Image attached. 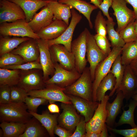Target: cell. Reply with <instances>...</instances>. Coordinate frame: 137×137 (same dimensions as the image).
<instances>
[{"label":"cell","mask_w":137,"mask_h":137,"mask_svg":"<svg viewBox=\"0 0 137 137\" xmlns=\"http://www.w3.org/2000/svg\"><path fill=\"white\" fill-rule=\"evenodd\" d=\"M94 37L97 46L106 55L108 56L112 50L110 48L111 45L106 37H104L97 34L94 35Z\"/></svg>","instance_id":"42"},{"label":"cell","mask_w":137,"mask_h":137,"mask_svg":"<svg viewBox=\"0 0 137 137\" xmlns=\"http://www.w3.org/2000/svg\"><path fill=\"white\" fill-rule=\"evenodd\" d=\"M48 101V100L44 98L27 96L24 102L27 106L28 111L37 113L39 106L45 104Z\"/></svg>","instance_id":"37"},{"label":"cell","mask_w":137,"mask_h":137,"mask_svg":"<svg viewBox=\"0 0 137 137\" xmlns=\"http://www.w3.org/2000/svg\"><path fill=\"white\" fill-rule=\"evenodd\" d=\"M137 94V88H136L134 92V94Z\"/></svg>","instance_id":"57"},{"label":"cell","mask_w":137,"mask_h":137,"mask_svg":"<svg viewBox=\"0 0 137 137\" xmlns=\"http://www.w3.org/2000/svg\"><path fill=\"white\" fill-rule=\"evenodd\" d=\"M42 70L34 69L21 70L20 77L18 84L27 93L30 91L44 88L46 85Z\"/></svg>","instance_id":"5"},{"label":"cell","mask_w":137,"mask_h":137,"mask_svg":"<svg viewBox=\"0 0 137 137\" xmlns=\"http://www.w3.org/2000/svg\"><path fill=\"white\" fill-rule=\"evenodd\" d=\"M136 106L137 102L133 99L130 100L128 105V109L127 110L123 109L118 122L115 124L116 126L128 124L132 128L136 127L137 125L135 123L134 117V111Z\"/></svg>","instance_id":"33"},{"label":"cell","mask_w":137,"mask_h":137,"mask_svg":"<svg viewBox=\"0 0 137 137\" xmlns=\"http://www.w3.org/2000/svg\"><path fill=\"white\" fill-rule=\"evenodd\" d=\"M72 18L70 23L63 33L58 38L50 40H47L49 47L56 44L63 45L70 52H71V45L73 35L77 24L80 22L82 16L73 8L71 9Z\"/></svg>","instance_id":"13"},{"label":"cell","mask_w":137,"mask_h":137,"mask_svg":"<svg viewBox=\"0 0 137 137\" xmlns=\"http://www.w3.org/2000/svg\"><path fill=\"white\" fill-rule=\"evenodd\" d=\"M127 3L130 4L133 7L135 20L137 19V0H124Z\"/></svg>","instance_id":"49"},{"label":"cell","mask_w":137,"mask_h":137,"mask_svg":"<svg viewBox=\"0 0 137 137\" xmlns=\"http://www.w3.org/2000/svg\"><path fill=\"white\" fill-rule=\"evenodd\" d=\"M36 40L40 52V61L45 81L49 78L50 76H52L53 75L55 69L52 59L47 40L40 38Z\"/></svg>","instance_id":"15"},{"label":"cell","mask_w":137,"mask_h":137,"mask_svg":"<svg viewBox=\"0 0 137 137\" xmlns=\"http://www.w3.org/2000/svg\"><path fill=\"white\" fill-rule=\"evenodd\" d=\"M129 65L133 72L137 77V58L132 61Z\"/></svg>","instance_id":"50"},{"label":"cell","mask_w":137,"mask_h":137,"mask_svg":"<svg viewBox=\"0 0 137 137\" xmlns=\"http://www.w3.org/2000/svg\"><path fill=\"white\" fill-rule=\"evenodd\" d=\"M124 0H114L111 7L117 24L116 31L119 32L135 19L133 11L127 6Z\"/></svg>","instance_id":"12"},{"label":"cell","mask_w":137,"mask_h":137,"mask_svg":"<svg viewBox=\"0 0 137 137\" xmlns=\"http://www.w3.org/2000/svg\"><path fill=\"white\" fill-rule=\"evenodd\" d=\"M47 108L51 113H59L60 110L58 106L54 103L50 104L48 105Z\"/></svg>","instance_id":"48"},{"label":"cell","mask_w":137,"mask_h":137,"mask_svg":"<svg viewBox=\"0 0 137 137\" xmlns=\"http://www.w3.org/2000/svg\"><path fill=\"white\" fill-rule=\"evenodd\" d=\"M2 68L22 70H27L34 69L42 70V67L39 60L19 65L7 66Z\"/></svg>","instance_id":"41"},{"label":"cell","mask_w":137,"mask_h":137,"mask_svg":"<svg viewBox=\"0 0 137 137\" xmlns=\"http://www.w3.org/2000/svg\"><path fill=\"white\" fill-rule=\"evenodd\" d=\"M116 79L113 74L110 72L101 81L96 91V101L100 102L104 98L108 90L112 91L116 84Z\"/></svg>","instance_id":"30"},{"label":"cell","mask_w":137,"mask_h":137,"mask_svg":"<svg viewBox=\"0 0 137 137\" xmlns=\"http://www.w3.org/2000/svg\"><path fill=\"white\" fill-rule=\"evenodd\" d=\"M26 63L20 55L11 52L5 54L0 56V67L3 68L6 66L19 65Z\"/></svg>","instance_id":"36"},{"label":"cell","mask_w":137,"mask_h":137,"mask_svg":"<svg viewBox=\"0 0 137 137\" xmlns=\"http://www.w3.org/2000/svg\"><path fill=\"white\" fill-rule=\"evenodd\" d=\"M114 0H103L99 6V8L102 12L104 15L107 17L108 20L113 21V18L109 14L108 11L109 8L111 6Z\"/></svg>","instance_id":"46"},{"label":"cell","mask_w":137,"mask_h":137,"mask_svg":"<svg viewBox=\"0 0 137 137\" xmlns=\"http://www.w3.org/2000/svg\"><path fill=\"white\" fill-rule=\"evenodd\" d=\"M134 22L129 24L119 32L125 43L134 41L137 39V36L135 30Z\"/></svg>","instance_id":"38"},{"label":"cell","mask_w":137,"mask_h":137,"mask_svg":"<svg viewBox=\"0 0 137 137\" xmlns=\"http://www.w3.org/2000/svg\"><path fill=\"white\" fill-rule=\"evenodd\" d=\"M137 44V39H136V40L135 41Z\"/></svg>","instance_id":"58"},{"label":"cell","mask_w":137,"mask_h":137,"mask_svg":"<svg viewBox=\"0 0 137 137\" xmlns=\"http://www.w3.org/2000/svg\"><path fill=\"white\" fill-rule=\"evenodd\" d=\"M0 36L28 37L39 39L38 35L32 30L25 20L20 19L12 22L0 24Z\"/></svg>","instance_id":"3"},{"label":"cell","mask_w":137,"mask_h":137,"mask_svg":"<svg viewBox=\"0 0 137 137\" xmlns=\"http://www.w3.org/2000/svg\"><path fill=\"white\" fill-rule=\"evenodd\" d=\"M68 26L62 20L55 19L49 25L41 29L36 33L40 39L50 40L59 37Z\"/></svg>","instance_id":"20"},{"label":"cell","mask_w":137,"mask_h":137,"mask_svg":"<svg viewBox=\"0 0 137 137\" xmlns=\"http://www.w3.org/2000/svg\"><path fill=\"white\" fill-rule=\"evenodd\" d=\"M137 88V77L129 65L126 66L124 74L121 84L116 90L121 91L124 98L128 101L134 94Z\"/></svg>","instance_id":"18"},{"label":"cell","mask_w":137,"mask_h":137,"mask_svg":"<svg viewBox=\"0 0 137 137\" xmlns=\"http://www.w3.org/2000/svg\"><path fill=\"white\" fill-rule=\"evenodd\" d=\"M50 1H58L59 0H45Z\"/></svg>","instance_id":"56"},{"label":"cell","mask_w":137,"mask_h":137,"mask_svg":"<svg viewBox=\"0 0 137 137\" xmlns=\"http://www.w3.org/2000/svg\"><path fill=\"white\" fill-rule=\"evenodd\" d=\"M19 6L24 11L25 20L28 23L39 9L47 5L50 1L45 0H8Z\"/></svg>","instance_id":"22"},{"label":"cell","mask_w":137,"mask_h":137,"mask_svg":"<svg viewBox=\"0 0 137 137\" xmlns=\"http://www.w3.org/2000/svg\"><path fill=\"white\" fill-rule=\"evenodd\" d=\"M54 16L47 5L43 7L36 13L31 20L28 23L32 30L37 33L43 28L49 25L53 20Z\"/></svg>","instance_id":"21"},{"label":"cell","mask_w":137,"mask_h":137,"mask_svg":"<svg viewBox=\"0 0 137 137\" xmlns=\"http://www.w3.org/2000/svg\"><path fill=\"white\" fill-rule=\"evenodd\" d=\"M27 96V92L18 86L16 85L11 87V102H24L25 99Z\"/></svg>","instance_id":"40"},{"label":"cell","mask_w":137,"mask_h":137,"mask_svg":"<svg viewBox=\"0 0 137 137\" xmlns=\"http://www.w3.org/2000/svg\"><path fill=\"white\" fill-rule=\"evenodd\" d=\"M122 48L113 47L110 54L100 62L95 70L94 79L93 82V101H96L97 88L103 78L109 72L112 66L117 57L121 54Z\"/></svg>","instance_id":"6"},{"label":"cell","mask_w":137,"mask_h":137,"mask_svg":"<svg viewBox=\"0 0 137 137\" xmlns=\"http://www.w3.org/2000/svg\"><path fill=\"white\" fill-rule=\"evenodd\" d=\"M58 1L71 6L83 14L88 20L90 28L92 29L93 25L90 18L91 14L93 10L98 9V7L81 0H59Z\"/></svg>","instance_id":"24"},{"label":"cell","mask_w":137,"mask_h":137,"mask_svg":"<svg viewBox=\"0 0 137 137\" xmlns=\"http://www.w3.org/2000/svg\"><path fill=\"white\" fill-rule=\"evenodd\" d=\"M109 95H106L103 99L99 102L98 106L91 119L86 123L87 133H100L106 124L108 112L106 106L109 99Z\"/></svg>","instance_id":"8"},{"label":"cell","mask_w":137,"mask_h":137,"mask_svg":"<svg viewBox=\"0 0 137 137\" xmlns=\"http://www.w3.org/2000/svg\"><path fill=\"white\" fill-rule=\"evenodd\" d=\"M25 19L24 11L18 5L8 0H0V24Z\"/></svg>","instance_id":"14"},{"label":"cell","mask_w":137,"mask_h":137,"mask_svg":"<svg viewBox=\"0 0 137 137\" xmlns=\"http://www.w3.org/2000/svg\"><path fill=\"white\" fill-rule=\"evenodd\" d=\"M134 24L135 32L137 36V19L136 20V21H134Z\"/></svg>","instance_id":"54"},{"label":"cell","mask_w":137,"mask_h":137,"mask_svg":"<svg viewBox=\"0 0 137 137\" xmlns=\"http://www.w3.org/2000/svg\"><path fill=\"white\" fill-rule=\"evenodd\" d=\"M47 5L53 13L54 19L62 20L69 25V19L72 16L71 6L58 1H50Z\"/></svg>","instance_id":"25"},{"label":"cell","mask_w":137,"mask_h":137,"mask_svg":"<svg viewBox=\"0 0 137 137\" xmlns=\"http://www.w3.org/2000/svg\"><path fill=\"white\" fill-rule=\"evenodd\" d=\"M134 100L137 102V94H134L131 97Z\"/></svg>","instance_id":"55"},{"label":"cell","mask_w":137,"mask_h":137,"mask_svg":"<svg viewBox=\"0 0 137 137\" xmlns=\"http://www.w3.org/2000/svg\"><path fill=\"white\" fill-rule=\"evenodd\" d=\"M10 52L20 55L26 62L39 60L40 52L36 39L30 38Z\"/></svg>","instance_id":"17"},{"label":"cell","mask_w":137,"mask_h":137,"mask_svg":"<svg viewBox=\"0 0 137 137\" xmlns=\"http://www.w3.org/2000/svg\"><path fill=\"white\" fill-rule=\"evenodd\" d=\"M121 54L116 58L112 66L110 72L112 73L116 79V84L113 90L109 94V97L112 96L119 86L123 76L126 66L122 63Z\"/></svg>","instance_id":"32"},{"label":"cell","mask_w":137,"mask_h":137,"mask_svg":"<svg viewBox=\"0 0 137 137\" xmlns=\"http://www.w3.org/2000/svg\"><path fill=\"white\" fill-rule=\"evenodd\" d=\"M21 70L0 68V85L10 87L17 85L20 79Z\"/></svg>","instance_id":"31"},{"label":"cell","mask_w":137,"mask_h":137,"mask_svg":"<svg viewBox=\"0 0 137 137\" xmlns=\"http://www.w3.org/2000/svg\"><path fill=\"white\" fill-rule=\"evenodd\" d=\"M94 28L96 34L106 37L107 21L100 11H98L96 16L94 22Z\"/></svg>","instance_id":"39"},{"label":"cell","mask_w":137,"mask_h":137,"mask_svg":"<svg viewBox=\"0 0 137 137\" xmlns=\"http://www.w3.org/2000/svg\"><path fill=\"white\" fill-rule=\"evenodd\" d=\"M4 137H19L24 132L26 124L3 122L0 124Z\"/></svg>","instance_id":"29"},{"label":"cell","mask_w":137,"mask_h":137,"mask_svg":"<svg viewBox=\"0 0 137 137\" xmlns=\"http://www.w3.org/2000/svg\"><path fill=\"white\" fill-rule=\"evenodd\" d=\"M65 88L54 84H46L42 89L32 90L27 93L28 96L45 98L50 104L58 101L67 104H72L67 95L64 92Z\"/></svg>","instance_id":"7"},{"label":"cell","mask_w":137,"mask_h":137,"mask_svg":"<svg viewBox=\"0 0 137 137\" xmlns=\"http://www.w3.org/2000/svg\"><path fill=\"white\" fill-rule=\"evenodd\" d=\"M87 61L90 64L89 69L93 81L94 79L96 68L99 63L105 59L106 55L97 46L94 35L89 31L87 37Z\"/></svg>","instance_id":"11"},{"label":"cell","mask_w":137,"mask_h":137,"mask_svg":"<svg viewBox=\"0 0 137 137\" xmlns=\"http://www.w3.org/2000/svg\"><path fill=\"white\" fill-rule=\"evenodd\" d=\"M89 30L85 28L76 39L72 41L71 52L75 58V68L81 74L86 67L87 61L85 56L87 53V39Z\"/></svg>","instance_id":"4"},{"label":"cell","mask_w":137,"mask_h":137,"mask_svg":"<svg viewBox=\"0 0 137 137\" xmlns=\"http://www.w3.org/2000/svg\"><path fill=\"white\" fill-rule=\"evenodd\" d=\"M93 82L89 67H86L76 81L65 88L64 92L67 94L93 101Z\"/></svg>","instance_id":"2"},{"label":"cell","mask_w":137,"mask_h":137,"mask_svg":"<svg viewBox=\"0 0 137 137\" xmlns=\"http://www.w3.org/2000/svg\"><path fill=\"white\" fill-rule=\"evenodd\" d=\"M33 117L37 119L45 128L49 135L51 137L54 136V129L57 125L58 115H52L48 111H44L41 114L36 112L28 111Z\"/></svg>","instance_id":"26"},{"label":"cell","mask_w":137,"mask_h":137,"mask_svg":"<svg viewBox=\"0 0 137 137\" xmlns=\"http://www.w3.org/2000/svg\"><path fill=\"white\" fill-rule=\"evenodd\" d=\"M67 95L76 110L84 117L85 122L89 121L93 116L99 102L89 101L77 96Z\"/></svg>","instance_id":"19"},{"label":"cell","mask_w":137,"mask_h":137,"mask_svg":"<svg viewBox=\"0 0 137 137\" xmlns=\"http://www.w3.org/2000/svg\"><path fill=\"white\" fill-rule=\"evenodd\" d=\"M26 124L25 130L19 137H44L47 136L46 129L34 117Z\"/></svg>","instance_id":"27"},{"label":"cell","mask_w":137,"mask_h":137,"mask_svg":"<svg viewBox=\"0 0 137 137\" xmlns=\"http://www.w3.org/2000/svg\"><path fill=\"white\" fill-rule=\"evenodd\" d=\"M107 32L108 39L111 42V46L114 47H122L125 43L121 37L119 32L114 29L115 23L113 21L106 20Z\"/></svg>","instance_id":"35"},{"label":"cell","mask_w":137,"mask_h":137,"mask_svg":"<svg viewBox=\"0 0 137 137\" xmlns=\"http://www.w3.org/2000/svg\"><path fill=\"white\" fill-rule=\"evenodd\" d=\"M55 71L51 77L45 81L46 84H54L65 88L76 81L81 74L76 70L68 71L62 67L58 63H54Z\"/></svg>","instance_id":"9"},{"label":"cell","mask_w":137,"mask_h":137,"mask_svg":"<svg viewBox=\"0 0 137 137\" xmlns=\"http://www.w3.org/2000/svg\"><path fill=\"white\" fill-rule=\"evenodd\" d=\"M27 109L24 102L0 104V121L26 123L32 116Z\"/></svg>","instance_id":"1"},{"label":"cell","mask_w":137,"mask_h":137,"mask_svg":"<svg viewBox=\"0 0 137 137\" xmlns=\"http://www.w3.org/2000/svg\"><path fill=\"white\" fill-rule=\"evenodd\" d=\"M54 132L60 137H71L73 134L72 132L57 125L55 127Z\"/></svg>","instance_id":"47"},{"label":"cell","mask_w":137,"mask_h":137,"mask_svg":"<svg viewBox=\"0 0 137 137\" xmlns=\"http://www.w3.org/2000/svg\"><path fill=\"white\" fill-rule=\"evenodd\" d=\"M11 102V87L7 85H0V104H6Z\"/></svg>","instance_id":"43"},{"label":"cell","mask_w":137,"mask_h":137,"mask_svg":"<svg viewBox=\"0 0 137 137\" xmlns=\"http://www.w3.org/2000/svg\"><path fill=\"white\" fill-rule=\"evenodd\" d=\"M90 3L93 4L94 5L98 7L100 4L102 2L103 0H90Z\"/></svg>","instance_id":"53"},{"label":"cell","mask_w":137,"mask_h":137,"mask_svg":"<svg viewBox=\"0 0 137 137\" xmlns=\"http://www.w3.org/2000/svg\"><path fill=\"white\" fill-rule=\"evenodd\" d=\"M62 112L58 118L61 126L71 132L73 131L80 122L81 118L72 104L61 103Z\"/></svg>","instance_id":"16"},{"label":"cell","mask_w":137,"mask_h":137,"mask_svg":"<svg viewBox=\"0 0 137 137\" xmlns=\"http://www.w3.org/2000/svg\"><path fill=\"white\" fill-rule=\"evenodd\" d=\"M86 123L84 118H81L71 137H85Z\"/></svg>","instance_id":"45"},{"label":"cell","mask_w":137,"mask_h":137,"mask_svg":"<svg viewBox=\"0 0 137 137\" xmlns=\"http://www.w3.org/2000/svg\"><path fill=\"white\" fill-rule=\"evenodd\" d=\"M122 48V63L126 66L137 58V44L135 41L126 43Z\"/></svg>","instance_id":"34"},{"label":"cell","mask_w":137,"mask_h":137,"mask_svg":"<svg viewBox=\"0 0 137 137\" xmlns=\"http://www.w3.org/2000/svg\"><path fill=\"white\" fill-rule=\"evenodd\" d=\"M107 128L106 124L105 125L103 129L100 132L101 134V137H107L109 136V135L108 133Z\"/></svg>","instance_id":"52"},{"label":"cell","mask_w":137,"mask_h":137,"mask_svg":"<svg viewBox=\"0 0 137 137\" xmlns=\"http://www.w3.org/2000/svg\"><path fill=\"white\" fill-rule=\"evenodd\" d=\"M49 48L53 63H58L62 67L68 71L76 70L74 56L65 46L61 44H56Z\"/></svg>","instance_id":"10"},{"label":"cell","mask_w":137,"mask_h":137,"mask_svg":"<svg viewBox=\"0 0 137 137\" xmlns=\"http://www.w3.org/2000/svg\"><path fill=\"white\" fill-rule=\"evenodd\" d=\"M10 36L0 37V56L10 52L17 47L21 43L30 39L28 37H14Z\"/></svg>","instance_id":"28"},{"label":"cell","mask_w":137,"mask_h":137,"mask_svg":"<svg viewBox=\"0 0 137 137\" xmlns=\"http://www.w3.org/2000/svg\"><path fill=\"white\" fill-rule=\"evenodd\" d=\"M85 137H101V134L100 133L92 132L91 133H86Z\"/></svg>","instance_id":"51"},{"label":"cell","mask_w":137,"mask_h":137,"mask_svg":"<svg viewBox=\"0 0 137 137\" xmlns=\"http://www.w3.org/2000/svg\"><path fill=\"white\" fill-rule=\"evenodd\" d=\"M107 127L111 132L124 137H137V126L131 129H118L107 126Z\"/></svg>","instance_id":"44"},{"label":"cell","mask_w":137,"mask_h":137,"mask_svg":"<svg viewBox=\"0 0 137 137\" xmlns=\"http://www.w3.org/2000/svg\"><path fill=\"white\" fill-rule=\"evenodd\" d=\"M116 93V97L113 102L110 103L108 101L106 106L108 112L106 123L107 126L112 128L115 123L117 116L121 111L124 99L121 91H118Z\"/></svg>","instance_id":"23"}]
</instances>
